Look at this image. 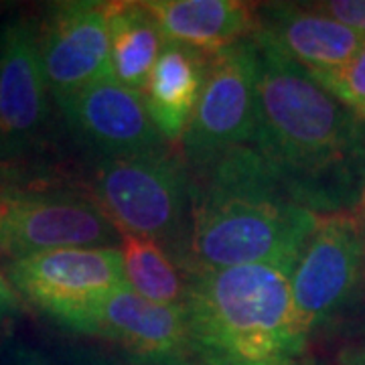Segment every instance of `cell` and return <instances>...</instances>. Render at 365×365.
Returning a JSON list of instances; mask_svg holds the SVG:
<instances>
[{"label": "cell", "instance_id": "1", "mask_svg": "<svg viewBox=\"0 0 365 365\" xmlns=\"http://www.w3.org/2000/svg\"><path fill=\"white\" fill-rule=\"evenodd\" d=\"M252 37L258 51V118L250 146L299 205L317 215L341 213L364 195L365 122L270 41Z\"/></svg>", "mask_w": 365, "mask_h": 365}, {"label": "cell", "instance_id": "2", "mask_svg": "<svg viewBox=\"0 0 365 365\" xmlns=\"http://www.w3.org/2000/svg\"><path fill=\"white\" fill-rule=\"evenodd\" d=\"M319 215L299 205L254 146L191 170L189 220L177 264L185 274L299 260Z\"/></svg>", "mask_w": 365, "mask_h": 365}, {"label": "cell", "instance_id": "3", "mask_svg": "<svg viewBox=\"0 0 365 365\" xmlns=\"http://www.w3.org/2000/svg\"><path fill=\"white\" fill-rule=\"evenodd\" d=\"M299 260L234 266L187 274L185 313L199 349L242 361H272L307 353L294 300Z\"/></svg>", "mask_w": 365, "mask_h": 365}, {"label": "cell", "instance_id": "4", "mask_svg": "<svg viewBox=\"0 0 365 365\" xmlns=\"http://www.w3.org/2000/svg\"><path fill=\"white\" fill-rule=\"evenodd\" d=\"M191 170L169 146L98 158L90 170L88 195L116 232L158 242L177 260L187 234Z\"/></svg>", "mask_w": 365, "mask_h": 365}, {"label": "cell", "instance_id": "5", "mask_svg": "<svg viewBox=\"0 0 365 365\" xmlns=\"http://www.w3.org/2000/svg\"><path fill=\"white\" fill-rule=\"evenodd\" d=\"M120 242L88 191L57 185H0V254L11 262L63 248Z\"/></svg>", "mask_w": 365, "mask_h": 365}, {"label": "cell", "instance_id": "6", "mask_svg": "<svg viewBox=\"0 0 365 365\" xmlns=\"http://www.w3.org/2000/svg\"><path fill=\"white\" fill-rule=\"evenodd\" d=\"M258 118V51L254 37L209 57L205 81L181 140L189 170L252 144Z\"/></svg>", "mask_w": 365, "mask_h": 365}, {"label": "cell", "instance_id": "7", "mask_svg": "<svg viewBox=\"0 0 365 365\" xmlns=\"http://www.w3.org/2000/svg\"><path fill=\"white\" fill-rule=\"evenodd\" d=\"M6 278L21 299L67 331L106 294L124 287L116 246L53 250L9 262Z\"/></svg>", "mask_w": 365, "mask_h": 365}, {"label": "cell", "instance_id": "8", "mask_svg": "<svg viewBox=\"0 0 365 365\" xmlns=\"http://www.w3.org/2000/svg\"><path fill=\"white\" fill-rule=\"evenodd\" d=\"M365 268L359 213L319 217L292 272V300L300 327L311 335L351 299Z\"/></svg>", "mask_w": 365, "mask_h": 365}, {"label": "cell", "instance_id": "9", "mask_svg": "<svg viewBox=\"0 0 365 365\" xmlns=\"http://www.w3.org/2000/svg\"><path fill=\"white\" fill-rule=\"evenodd\" d=\"M37 26L23 16L0 25V165L26 157L47 130L51 106Z\"/></svg>", "mask_w": 365, "mask_h": 365}, {"label": "cell", "instance_id": "10", "mask_svg": "<svg viewBox=\"0 0 365 365\" xmlns=\"http://www.w3.org/2000/svg\"><path fill=\"white\" fill-rule=\"evenodd\" d=\"M110 2L66 0L47 6L37 26L43 73L53 100L110 76Z\"/></svg>", "mask_w": 365, "mask_h": 365}, {"label": "cell", "instance_id": "11", "mask_svg": "<svg viewBox=\"0 0 365 365\" xmlns=\"http://www.w3.org/2000/svg\"><path fill=\"white\" fill-rule=\"evenodd\" d=\"M69 331L114 343L130 353L132 359H187L195 349L182 304L146 300L126 284L106 294Z\"/></svg>", "mask_w": 365, "mask_h": 365}, {"label": "cell", "instance_id": "12", "mask_svg": "<svg viewBox=\"0 0 365 365\" xmlns=\"http://www.w3.org/2000/svg\"><path fill=\"white\" fill-rule=\"evenodd\" d=\"M55 104L73 136L100 158L167 146L148 114L143 93L118 83L112 76L98 79Z\"/></svg>", "mask_w": 365, "mask_h": 365}, {"label": "cell", "instance_id": "13", "mask_svg": "<svg viewBox=\"0 0 365 365\" xmlns=\"http://www.w3.org/2000/svg\"><path fill=\"white\" fill-rule=\"evenodd\" d=\"M256 35L270 41L309 73H323L349 63L364 49L365 37L311 4H258Z\"/></svg>", "mask_w": 365, "mask_h": 365}, {"label": "cell", "instance_id": "14", "mask_svg": "<svg viewBox=\"0 0 365 365\" xmlns=\"http://www.w3.org/2000/svg\"><path fill=\"white\" fill-rule=\"evenodd\" d=\"M169 43L215 55L258 29V4L240 0H146Z\"/></svg>", "mask_w": 365, "mask_h": 365}, {"label": "cell", "instance_id": "15", "mask_svg": "<svg viewBox=\"0 0 365 365\" xmlns=\"http://www.w3.org/2000/svg\"><path fill=\"white\" fill-rule=\"evenodd\" d=\"M209 57L179 43H165L144 86V102L165 143H181L205 81Z\"/></svg>", "mask_w": 365, "mask_h": 365}, {"label": "cell", "instance_id": "16", "mask_svg": "<svg viewBox=\"0 0 365 365\" xmlns=\"http://www.w3.org/2000/svg\"><path fill=\"white\" fill-rule=\"evenodd\" d=\"M110 76L134 91H144L165 47L155 14L144 2H110Z\"/></svg>", "mask_w": 365, "mask_h": 365}, {"label": "cell", "instance_id": "17", "mask_svg": "<svg viewBox=\"0 0 365 365\" xmlns=\"http://www.w3.org/2000/svg\"><path fill=\"white\" fill-rule=\"evenodd\" d=\"M124 284L146 300L181 307L187 297V274L167 248L144 235L118 232Z\"/></svg>", "mask_w": 365, "mask_h": 365}, {"label": "cell", "instance_id": "18", "mask_svg": "<svg viewBox=\"0 0 365 365\" xmlns=\"http://www.w3.org/2000/svg\"><path fill=\"white\" fill-rule=\"evenodd\" d=\"M309 76L339 104L365 122V45L349 63L339 69Z\"/></svg>", "mask_w": 365, "mask_h": 365}, {"label": "cell", "instance_id": "19", "mask_svg": "<svg viewBox=\"0 0 365 365\" xmlns=\"http://www.w3.org/2000/svg\"><path fill=\"white\" fill-rule=\"evenodd\" d=\"M311 6L365 37V0H327L313 2Z\"/></svg>", "mask_w": 365, "mask_h": 365}, {"label": "cell", "instance_id": "20", "mask_svg": "<svg viewBox=\"0 0 365 365\" xmlns=\"http://www.w3.org/2000/svg\"><path fill=\"white\" fill-rule=\"evenodd\" d=\"M187 365H314L311 355H299V357H288V359H272V361H242L227 355L207 351L195 347L191 355L187 357Z\"/></svg>", "mask_w": 365, "mask_h": 365}, {"label": "cell", "instance_id": "21", "mask_svg": "<svg viewBox=\"0 0 365 365\" xmlns=\"http://www.w3.org/2000/svg\"><path fill=\"white\" fill-rule=\"evenodd\" d=\"M2 365H55L39 349L29 347L25 343L14 341L6 349H4V357H2Z\"/></svg>", "mask_w": 365, "mask_h": 365}, {"label": "cell", "instance_id": "22", "mask_svg": "<svg viewBox=\"0 0 365 365\" xmlns=\"http://www.w3.org/2000/svg\"><path fill=\"white\" fill-rule=\"evenodd\" d=\"M21 313V297L11 287L9 278L0 272V323L13 319Z\"/></svg>", "mask_w": 365, "mask_h": 365}, {"label": "cell", "instance_id": "23", "mask_svg": "<svg viewBox=\"0 0 365 365\" xmlns=\"http://www.w3.org/2000/svg\"><path fill=\"white\" fill-rule=\"evenodd\" d=\"M341 365H365V347H349L339 355Z\"/></svg>", "mask_w": 365, "mask_h": 365}, {"label": "cell", "instance_id": "24", "mask_svg": "<svg viewBox=\"0 0 365 365\" xmlns=\"http://www.w3.org/2000/svg\"><path fill=\"white\" fill-rule=\"evenodd\" d=\"M128 365H187L182 357H167V359H132Z\"/></svg>", "mask_w": 365, "mask_h": 365}, {"label": "cell", "instance_id": "25", "mask_svg": "<svg viewBox=\"0 0 365 365\" xmlns=\"http://www.w3.org/2000/svg\"><path fill=\"white\" fill-rule=\"evenodd\" d=\"M359 220H361V225H364V240H365V203H359ZM365 276V268H364Z\"/></svg>", "mask_w": 365, "mask_h": 365}, {"label": "cell", "instance_id": "26", "mask_svg": "<svg viewBox=\"0 0 365 365\" xmlns=\"http://www.w3.org/2000/svg\"><path fill=\"white\" fill-rule=\"evenodd\" d=\"M359 203H365V185H364V195H361V201Z\"/></svg>", "mask_w": 365, "mask_h": 365}]
</instances>
